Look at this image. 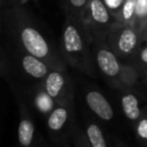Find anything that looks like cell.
<instances>
[{"label": "cell", "instance_id": "6da1fadb", "mask_svg": "<svg viewBox=\"0 0 147 147\" xmlns=\"http://www.w3.org/2000/svg\"><path fill=\"white\" fill-rule=\"evenodd\" d=\"M97 69L115 90L122 91L134 88L143 79L132 65L122 61L109 47L108 43L97 45L93 51Z\"/></svg>", "mask_w": 147, "mask_h": 147}, {"label": "cell", "instance_id": "7a4b0ae2", "mask_svg": "<svg viewBox=\"0 0 147 147\" xmlns=\"http://www.w3.org/2000/svg\"><path fill=\"white\" fill-rule=\"evenodd\" d=\"M61 53L67 67H74L87 76L95 77L97 65L93 51L87 45L81 30L73 24L65 27L63 34Z\"/></svg>", "mask_w": 147, "mask_h": 147}, {"label": "cell", "instance_id": "3957f363", "mask_svg": "<svg viewBox=\"0 0 147 147\" xmlns=\"http://www.w3.org/2000/svg\"><path fill=\"white\" fill-rule=\"evenodd\" d=\"M8 67L21 78L33 81L35 84L41 83L51 71V67L40 59L28 53L20 51L14 55H8Z\"/></svg>", "mask_w": 147, "mask_h": 147}, {"label": "cell", "instance_id": "277c9868", "mask_svg": "<svg viewBox=\"0 0 147 147\" xmlns=\"http://www.w3.org/2000/svg\"><path fill=\"white\" fill-rule=\"evenodd\" d=\"M75 105L73 102L59 104L47 117V125L51 137L57 142H65L71 137L76 125Z\"/></svg>", "mask_w": 147, "mask_h": 147}, {"label": "cell", "instance_id": "5b68a950", "mask_svg": "<svg viewBox=\"0 0 147 147\" xmlns=\"http://www.w3.org/2000/svg\"><path fill=\"white\" fill-rule=\"evenodd\" d=\"M47 94L57 102V104H65L73 102L75 98V85L67 69H51L42 81Z\"/></svg>", "mask_w": 147, "mask_h": 147}, {"label": "cell", "instance_id": "8992f818", "mask_svg": "<svg viewBox=\"0 0 147 147\" xmlns=\"http://www.w3.org/2000/svg\"><path fill=\"white\" fill-rule=\"evenodd\" d=\"M111 51L125 63H128L139 49V38L136 31L123 28L108 43Z\"/></svg>", "mask_w": 147, "mask_h": 147}, {"label": "cell", "instance_id": "52a82bcc", "mask_svg": "<svg viewBox=\"0 0 147 147\" xmlns=\"http://www.w3.org/2000/svg\"><path fill=\"white\" fill-rule=\"evenodd\" d=\"M17 147H42L37 135L34 121L24 103H19V124L17 130Z\"/></svg>", "mask_w": 147, "mask_h": 147}, {"label": "cell", "instance_id": "ba28073f", "mask_svg": "<svg viewBox=\"0 0 147 147\" xmlns=\"http://www.w3.org/2000/svg\"><path fill=\"white\" fill-rule=\"evenodd\" d=\"M85 101L89 109L102 121H111L114 119V110L108 99L98 90H88Z\"/></svg>", "mask_w": 147, "mask_h": 147}, {"label": "cell", "instance_id": "9c48e42d", "mask_svg": "<svg viewBox=\"0 0 147 147\" xmlns=\"http://www.w3.org/2000/svg\"><path fill=\"white\" fill-rule=\"evenodd\" d=\"M27 94L32 106L42 116L47 117L51 113V111L57 106V102L45 91L42 82L33 84L32 86L29 87Z\"/></svg>", "mask_w": 147, "mask_h": 147}, {"label": "cell", "instance_id": "30bf717a", "mask_svg": "<svg viewBox=\"0 0 147 147\" xmlns=\"http://www.w3.org/2000/svg\"><path fill=\"white\" fill-rule=\"evenodd\" d=\"M133 89L129 88L120 91V104L127 120L134 125L142 115L143 109L140 107V97Z\"/></svg>", "mask_w": 147, "mask_h": 147}, {"label": "cell", "instance_id": "8fae6325", "mask_svg": "<svg viewBox=\"0 0 147 147\" xmlns=\"http://www.w3.org/2000/svg\"><path fill=\"white\" fill-rule=\"evenodd\" d=\"M84 130L91 147H108L104 132L96 122L87 120L85 123Z\"/></svg>", "mask_w": 147, "mask_h": 147}, {"label": "cell", "instance_id": "7c38bea8", "mask_svg": "<svg viewBox=\"0 0 147 147\" xmlns=\"http://www.w3.org/2000/svg\"><path fill=\"white\" fill-rule=\"evenodd\" d=\"M134 132L138 141L144 147H147V107H144L139 120L133 125Z\"/></svg>", "mask_w": 147, "mask_h": 147}, {"label": "cell", "instance_id": "4fadbf2b", "mask_svg": "<svg viewBox=\"0 0 147 147\" xmlns=\"http://www.w3.org/2000/svg\"><path fill=\"white\" fill-rule=\"evenodd\" d=\"M128 65H132L135 69L140 73L142 78H144V75L147 73V45L138 49L132 59L128 63Z\"/></svg>", "mask_w": 147, "mask_h": 147}, {"label": "cell", "instance_id": "5bb4252c", "mask_svg": "<svg viewBox=\"0 0 147 147\" xmlns=\"http://www.w3.org/2000/svg\"><path fill=\"white\" fill-rule=\"evenodd\" d=\"M91 10L92 16L95 21L99 23H107L109 21V13L105 5L100 0H93L91 3Z\"/></svg>", "mask_w": 147, "mask_h": 147}, {"label": "cell", "instance_id": "9a60e30c", "mask_svg": "<svg viewBox=\"0 0 147 147\" xmlns=\"http://www.w3.org/2000/svg\"><path fill=\"white\" fill-rule=\"evenodd\" d=\"M71 138L73 140L75 147H91L88 138H87V135L85 133V130L78 123H76V125L74 127Z\"/></svg>", "mask_w": 147, "mask_h": 147}, {"label": "cell", "instance_id": "2e32d148", "mask_svg": "<svg viewBox=\"0 0 147 147\" xmlns=\"http://www.w3.org/2000/svg\"><path fill=\"white\" fill-rule=\"evenodd\" d=\"M136 2L137 0H128L123 8V17L125 20H129L132 17L133 13L136 12Z\"/></svg>", "mask_w": 147, "mask_h": 147}, {"label": "cell", "instance_id": "e0dca14e", "mask_svg": "<svg viewBox=\"0 0 147 147\" xmlns=\"http://www.w3.org/2000/svg\"><path fill=\"white\" fill-rule=\"evenodd\" d=\"M136 14L140 17L147 15V0H137Z\"/></svg>", "mask_w": 147, "mask_h": 147}, {"label": "cell", "instance_id": "ac0fdd59", "mask_svg": "<svg viewBox=\"0 0 147 147\" xmlns=\"http://www.w3.org/2000/svg\"><path fill=\"white\" fill-rule=\"evenodd\" d=\"M123 0H105V2L107 3L109 7L111 8H117L121 5Z\"/></svg>", "mask_w": 147, "mask_h": 147}, {"label": "cell", "instance_id": "d6986e66", "mask_svg": "<svg viewBox=\"0 0 147 147\" xmlns=\"http://www.w3.org/2000/svg\"><path fill=\"white\" fill-rule=\"evenodd\" d=\"M71 4H73L74 6L81 7V6H83V5L85 4L86 0H71Z\"/></svg>", "mask_w": 147, "mask_h": 147}, {"label": "cell", "instance_id": "ffe728a7", "mask_svg": "<svg viewBox=\"0 0 147 147\" xmlns=\"http://www.w3.org/2000/svg\"><path fill=\"white\" fill-rule=\"evenodd\" d=\"M115 147H126V146H125L119 139H116V140H115Z\"/></svg>", "mask_w": 147, "mask_h": 147}, {"label": "cell", "instance_id": "44dd1931", "mask_svg": "<svg viewBox=\"0 0 147 147\" xmlns=\"http://www.w3.org/2000/svg\"><path fill=\"white\" fill-rule=\"evenodd\" d=\"M61 147H71V145H69V143L67 142V143H65V144H63V146H61Z\"/></svg>", "mask_w": 147, "mask_h": 147}, {"label": "cell", "instance_id": "7402d4cb", "mask_svg": "<svg viewBox=\"0 0 147 147\" xmlns=\"http://www.w3.org/2000/svg\"><path fill=\"white\" fill-rule=\"evenodd\" d=\"M143 79H144L145 81H147V73H146V74H145V75H144V78H143Z\"/></svg>", "mask_w": 147, "mask_h": 147}, {"label": "cell", "instance_id": "603a6c76", "mask_svg": "<svg viewBox=\"0 0 147 147\" xmlns=\"http://www.w3.org/2000/svg\"><path fill=\"white\" fill-rule=\"evenodd\" d=\"M146 35H147V28H146Z\"/></svg>", "mask_w": 147, "mask_h": 147}]
</instances>
